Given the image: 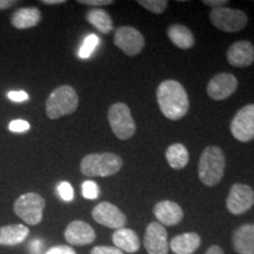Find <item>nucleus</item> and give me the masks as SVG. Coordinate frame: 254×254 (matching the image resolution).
<instances>
[{"label": "nucleus", "mask_w": 254, "mask_h": 254, "mask_svg": "<svg viewBox=\"0 0 254 254\" xmlns=\"http://www.w3.org/2000/svg\"><path fill=\"white\" fill-rule=\"evenodd\" d=\"M157 100L161 113L170 120L182 119L189 112V95L177 80L168 79L161 82L157 90Z\"/></svg>", "instance_id": "nucleus-1"}, {"label": "nucleus", "mask_w": 254, "mask_h": 254, "mask_svg": "<svg viewBox=\"0 0 254 254\" xmlns=\"http://www.w3.org/2000/svg\"><path fill=\"white\" fill-rule=\"evenodd\" d=\"M226 167V158L218 146H207L200 155L198 174L200 182L212 187L221 182Z\"/></svg>", "instance_id": "nucleus-2"}, {"label": "nucleus", "mask_w": 254, "mask_h": 254, "mask_svg": "<svg viewBox=\"0 0 254 254\" xmlns=\"http://www.w3.org/2000/svg\"><path fill=\"white\" fill-rule=\"evenodd\" d=\"M123 167V159L118 154L92 153L82 158L80 172L87 177H111L118 173Z\"/></svg>", "instance_id": "nucleus-3"}, {"label": "nucleus", "mask_w": 254, "mask_h": 254, "mask_svg": "<svg viewBox=\"0 0 254 254\" xmlns=\"http://www.w3.org/2000/svg\"><path fill=\"white\" fill-rule=\"evenodd\" d=\"M79 105L77 92L72 86L64 85L57 87L46 100V114L50 119L56 120L75 112Z\"/></svg>", "instance_id": "nucleus-4"}, {"label": "nucleus", "mask_w": 254, "mask_h": 254, "mask_svg": "<svg viewBox=\"0 0 254 254\" xmlns=\"http://www.w3.org/2000/svg\"><path fill=\"white\" fill-rule=\"evenodd\" d=\"M46 206L45 199L40 194L34 192H28L21 194L14 201L13 209L14 213L18 215L21 220L28 225L40 224L43 220L44 208Z\"/></svg>", "instance_id": "nucleus-5"}, {"label": "nucleus", "mask_w": 254, "mask_h": 254, "mask_svg": "<svg viewBox=\"0 0 254 254\" xmlns=\"http://www.w3.org/2000/svg\"><path fill=\"white\" fill-rule=\"evenodd\" d=\"M109 123L114 135L120 140H127L135 133V122L131 110L124 103H116L109 110Z\"/></svg>", "instance_id": "nucleus-6"}, {"label": "nucleus", "mask_w": 254, "mask_h": 254, "mask_svg": "<svg viewBox=\"0 0 254 254\" xmlns=\"http://www.w3.org/2000/svg\"><path fill=\"white\" fill-rule=\"evenodd\" d=\"M209 19L218 30L228 32V33L244 30L249 23V18L245 12L226 7V6L212 8V11L209 12Z\"/></svg>", "instance_id": "nucleus-7"}, {"label": "nucleus", "mask_w": 254, "mask_h": 254, "mask_svg": "<svg viewBox=\"0 0 254 254\" xmlns=\"http://www.w3.org/2000/svg\"><path fill=\"white\" fill-rule=\"evenodd\" d=\"M231 133L238 141L249 142L254 139V104L240 109L232 119Z\"/></svg>", "instance_id": "nucleus-8"}, {"label": "nucleus", "mask_w": 254, "mask_h": 254, "mask_svg": "<svg viewBox=\"0 0 254 254\" xmlns=\"http://www.w3.org/2000/svg\"><path fill=\"white\" fill-rule=\"evenodd\" d=\"M114 44L125 53L133 57L139 55L145 46L144 36L132 26H120L114 32Z\"/></svg>", "instance_id": "nucleus-9"}, {"label": "nucleus", "mask_w": 254, "mask_h": 254, "mask_svg": "<svg viewBox=\"0 0 254 254\" xmlns=\"http://www.w3.org/2000/svg\"><path fill=\"white\" fill-rule=\"evenodd\" d=\"M254 205V190L245 184H234L226 200V207L232 214H243Z\"/></svg>", "instance_id": "nucleus-10"}, {"label": "nucleus", "mask_w": 254, "mask_h": 254, "mask_svg": "<svg viewBox=\"0 0 254 254\" xmlns=\"http://www.w3.org/2000/svg\"><path fill=\"white\" fill-rule=\"evenodd\" d=\"M92 218L98 224L113 228V230L125 227L127 222L126 215L116 205L111 204L109 201H103L95 206L92 211Z\"/></svg>", "instance_id": "nucleus-11"}, {"label": "nucleus", "mask_w": 254, "mask_h": 254, "mask_svg": "<svg viewBox=\"0 0 254 254\" xmlns=\"http://www.w3.org/2000/svg\"><path fill=\"white\" fill-rule=\"evenodd\" d=\"M144 245L148 254H167L170 251L167 231L160 222L153 221L146 228Z\"/></svg>", "instance_id": "nucleus-12"}, {"label": "nucleus", "mask_w": 254, "mask_h": 254, "mask_svg": "<svg viewBox=\"0 0 254 254\" xmlns=\"http://www.w3.org/2000/svg\"><path fill=\"white\" fill-rule=\"evenodd\" d=\"M238 88V79L231 73H219L207 84L208 97L213 100H225L231 97Z\"/></svg>", "instance_id": "nucleus-13"}, {"label": "nucleus", "mask_w": 254, "mask_h": 254, "mask_svg": "<svg viewBox=\"0 0 254 254\" xmlns=\"http://www.w3.org/2000/svg\"><path fill=\"white\" fill-rule=\"evenodd\" d=\"M64 236L68 244L73 246L90 245L95 240V231L87 222L82 220H74L69 222L66 227Z\"/></svg>", "instance_id": "nucleus-14"}, {"label": "nucleus", "mask_w": 254, "mask_h": 254, "mask_svg": "<svg viewBox=\"0 0 254 254\" xmlns=\"http://www.w3.org/2000/svg\"><path fill=\"white\" fill-rule=\"evenodd\" d=\"M227 62L234 67H247L254 63V46L251 41L240 40L227 51Z\"/></svg>", "instance_id": "nucleus-15"}, {"label": "nucleus", "mask_w": 254, "mask_h": 254, "mask_svg": "<svg viewBox=\"0 0 254 254\" xmlns=\"http://www.w3.org/2000/svg\"><path fill=\"white\" fill-rule=\"evenodd\" d=\"M154 215L163 226H174L184 218L183 208L177 202L164 200L154 206Z\"/></svg>", "instance_id": "nucleus-16"}, {"label": "nucleus", "mask_w": 254, "mask_h": 254, "mask_svg": "<svg viewBox=\"0 0 254 254\" xmlns=\"http://www.w3.org/2000/svg\"><path fill=\"white\" fill-rule=\"evenodd\" d=\"M234 251L239 254H254V224L240 226L232 238Z\"/></svg>", "instance_id": "nucleus-17"}, {"label": "nucleus", "mask_w": 254, "mask_h": 254, "mask_svg": "<svg viewBox=\"0 0 254 254\" xmlns=\"http://www.w3.org/2000/svg\"><path fill=\"white\" fill-rule=\"evenodd\" d=\"M114 247L126 253H136L140 249V239L134 231L129 228H119L113 233Z\"/></svg>", "instance_id": "nucleus-18"}, {"label": "nucleus", "mask_w": 254, "mask_h": 254, "mask_svg": "<svg viewBox=\"0 0 254 254\" xmlns=\"http://www.w3.org/2000/svg\"><path fill=\"white\" fill-rule=\"evenodd\" d=\"M201 239L194 232L179 234L170 241V250L176 254H192L199 249Z\"/></svg>", "instance_id": "nucleus-19"}, {"label": "nucleus", "mask_w": 254, "mask_h": 254, "mask_svg": "<svg viewBox=\"0 0 254 254\" xmlns=\"http://www.w3.org/2000/svg\"><path fill=\"white\" fill-rule=\"evenodd\" d=\"M30 234L27 226L21 224L0 227V246H14L24 243Z\"/></svg>", "instance_id": "nucleus-20"}, {"label": "nucleus", "mask_w": 254, "mask_h": 254, "mask_svg": "<svg viewBox=\"0 0 254 254\" xmlns=\"http://www.w3.org/2000/svg\"><path fill=\"white\" fill-rule=\"evenodd\" d=\"M41 20V12L38 7H21L12 15L11 23L18 30H26L37 26Z\"/></svg>", "instance_id": "nucleus-21"}, {"label": "nucleus", "mask_w": 254, "mask_h": 254, "mask_svg": "<svg viewBox=\"0 0 254 254\" xmlns=\"http://www.w3.org/2000/svg\"><path fill=\"white\" fill-rule=\"evenodd\" d=\"M167 36L174 45L182 50H189L194 45V36L185 25L172 24L167 28Z\"/></svg>", "instance_id": "nucleus-22"}, {"label": "nucleus", "mask_w": 254, "mask_h": 254, "mask_svg": "<svg viewBox=\"0 0 254 254\" xmlns=\"http://www.w3.org/2000/svg\"><path fill=\"white\" fill-rule=\"evenodd\" d=\"M86 20L100 33L109 34L113 31V20L109 12L101 8H92L86 13Z\"/></svg>", "instance_id": "nucleus-23"}, {"label": "nucleus", "mask_w": 254, "mask_h": 254, "mask_svg": "<svg viewBox=\"0 0 254 254\" xmlns=\"http://www.w3.org/2000/svg\"><path fill=\"white\" fill-rule=\"evenodd\" d=\"M166 160L168 165L174 170H182L190 160L187 148L183 144H173L166 150Z\"/></svg>", "instance_id": "nucleus-24"}, {"label": "nucleus", "mask_w": 254, "mask_h": 254, "mask_svg": "<svg viewBox=\"0 0 254 254\" xmlns=\"http://www.w3.org/2000/svg\"><path fill=\"white\" fill-rule=\"evenodd\" d=\"M98 44H99V38L95 36V34H90V36L85 38L84 43H82L81 47L79 49V52H78L79 58L81 59L90 58L92 52H93L95 47L98 46Z\"/></svg>", "instance_id": "nucleus-25"}, {"label": "nucleus", "mask_w": 254, "mask_h": 254, "mask_svg": "<svg viewBox=\"0 0 254 254\" xmlns=\"http://www.w3.org/2000/svg\"><path fill=\"white\" fill-rule=\"evenodd\" d=\"M136 2L155 14H161L168 6L167 0H138Z\"/></svg>", "instance_id": "nucleus-26"}, {"label": "nucleus", "mask_w": 254, "mask_h": 254, "mask_svg": "<svg viewBox=\"0 0 254 254\" xmlns=\"http://www.w3.org/2000/svg\"><path fill=\"white\" fill-rule=\"evenodd\" d=\"M82 195L84 198L94 200L99 196V187H98L97 184L94 182H91V180H87V182L82 183Z\"/></svg>", "instance_id": "nucleus-27"}, {"label": "nucleus", "mask_w": 254, "mask_h": 254, "mask_svg": "<svg viewBox=\"0 0 254 254\" xmlns=\"http://www.w3.org/2000/svg\"><path fill=\"white\" fill-rule=\"evenodd\" d=\"M58 193L64 201H72L73 198H74V192H73L71 184L67 182H62L59 184Z\"/></svg>", "instance_id": "nucleus-28"}, {"label": "nucleus", "mask_w": 254, "mask_h": 254, "mask_svg": "<svg viewBox=\"0 0 254 254\" xmlns=\"http://www.w3.org/2000/svg\"><path fill=\"white\" fill-rule=\"evenodd\" d=\"M30 128H31L30 123L25 122V120H21V119L13 120V122L9 123V125H8V129H9V131L15 132V133L26 132V131H28V129H30Z\"/></svg>", "instance_id": "nucleus-29"}, {"label": "nucleus", "mask_w": 254, "mask_h": 254, "mask_svg": "<svg viewBox=\"0 0 254 254\" xmlns=\"http://www.w3.org/2000/svg\"><path fill=\"white\" fill-rule=\"evenodd\" d=\"M91 254H124V252L112 246H95L92 249Z\"/></svg>", "instance_id": "nucleus-30"}, {"label": "nucleus", "mask_w": 254, "mask_h": 254, "mask_svg": "<svg viewBox=\"0 0 254 254\" xmlns=\"http://www.w3.org/2000/svg\"><path fill=\"white\" fill-rule=\"evenodd\" d=\"M45 254H77V252L71 246L59 245L50 249Z\"/></svg>", "instance_id": "nucleus-31"}, {"label": "nucleus", "mask_w": 254, "mask_h": 254, "mask_svg": "<svg viewBox=\"0 0 254 254\" xmlns=\"http://www.w3.org/2000/svg\"><path fill=\"white\" fill-rule=\"evenodd\" d=\"M7 97L15 103H21V101H26L28 99V94L25 91H11L8 92Z\"/></svg>", "instance_id": "nucleus-32"}, {"label": "nucleus", "mask_w": 254, "mask_h": 254, "mask_svg": "<svg viewBox=\"0 0 254 254\" xmlns=\"http://www.w3.org/2000/svg\"><path fill=\"white\" fill-rule=\"evenodd\" d=\"M79 4L87 6H105L112 5L113 0H78Z\"/></svg>", "instance_id": "nucleus-33"}, {"label": "nucleus", "mask_w": 254, "mask_h": 254, "mask_svg": "<svg viewBox=\"0 0 254 254\" xmlns=\"http://www.w3.org/2000/svg\"><path fill=\"white\" fill-rule=\"evenodd\" d=\"M28 249H30L31 253L32 254H38L41 252V250H43V241L39 240V239H34L32 243L30 244V246H28Z\"/></svg>", "instance_id": "nucleus-34"}, {"label": "nucleus", "mask_w": 254, "mask_h": 254, "mask_svg": "<svg viewBox=\"0 0 254 254\" xmlns=\"http://www.w3.org/2000/svg\"><path fill=\"white\" fill-rule=\"evenodd\" d=\"M202 4L211 6V7H213V8H217V7H222L224 5L228 4V1L227 0H204V1H202Z\"/></svg>", "instance_id": "nucleus-35"}, {"label": "nucleus", "mask_w": 254, "mask_h": 254, "mask_svg": "<svg viewBox=\"0 0 254 254\" xmlns=\"http://www.w3.org/2000/svg\"><path fill=\"white\" fill-rule=\"evenodd\" d=\"M15 4H18L17 0H0V9L9 8Z\"/></svg>", "instance_id": "nucleus-36"}, {"label": "nucleus", "mask_w": 254, "mask_h": 254, "mask_svg": "<svg viewBox=\"0 0 254 254\" xmlns=\"http://www.w3.org/2000/svg\"><path fill=\"white\" fill-rule=\"evenodd\" d=\"M205 254H225V253H224V251H222L221 247L213 245V246L209 247L207 251H206Z\"/></svg>", "instance_id": "nucleus-37"}, {"label": "nucleus", "mask_w": 254, "mask_h": 254, "mask_svg": "<svg viewBox=\"0 0 254 254\" xmlns=\"http://www.w3.org/2000/svg\"><path fill=\"white\" fill-rule=\"evenodd\" d=\"M40 2L45 5H60V4H65L66 0H41Z\"/></svg>", "instance_id": "nucleus-38"}]
</instances>
